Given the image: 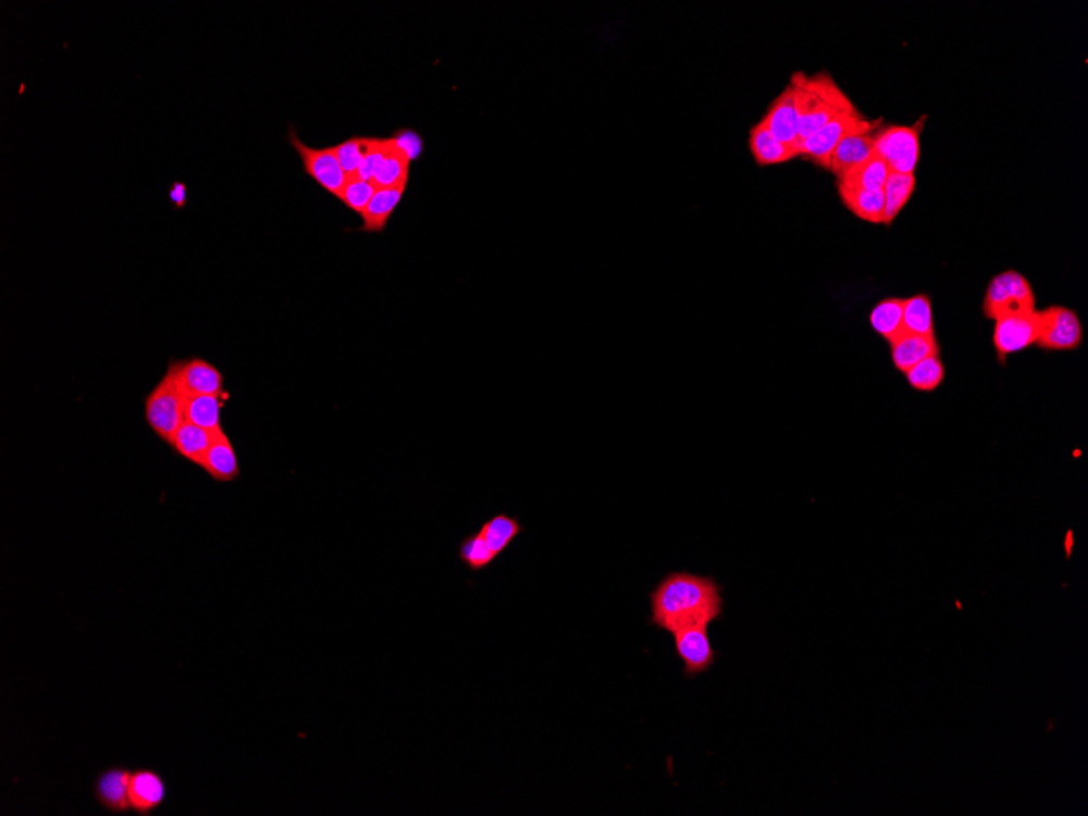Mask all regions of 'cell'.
I'll list each match as a JSON object with an SVG mask.
<instances>
[{"mask_svg":"<svg viewBox=\"0 0 1088 816\" xmlns=\"http://www.w3.org/2000/svg\"><path fill=\"white\" fill-rule=\"evenodd\" d=\"M648 599V625L668 634L688 626H710L724 616L722 586L714 577L687 570L668 572L652 590Z\"/></svg>","mask_w":1088,"mask_h":816,"instance_id":"1","label":"cell"},{"mask_svg":"<svg viewBox=\"0 0 1088 816\" xmlns=\"http://www.w3.org/2000/svg\"><path fill=\"white\" fill-rule=\"evenodd\" d=\"M791 84L798 90L799 139L814 134L839 114L857 110L848 95L828 74L792 75Z\"/></svg>","mask_w":1088,"mask_h":816,"instance_id":"2","label":"cell"},{"mask_svg":"<svg viewBox=\"0 0 1088 816\" xmlns=\"http://www.w3.org/2000/svg\"><path fill=\"white\" fill-rule=\"evenodd\" d=\"M526 532V527L517 517L500 512L487 519L478 532L465 536L458 547L461 564L471 572L490 569L510 546Z\"/></svg>","mask_w":1088,"mask_h":816,"instance_id":"3","label":"cell"},{"mask_svg":"<svg viewBox=\"0 0 1088 816\" xmlns=\"http://www.w3.org/2000/svg\"><path fill=\"white\" fill-rule=\"evenodd\" d=\"M186 401L188 398L169 369L156 388L147 395V425L165 444L172 445L176 432L186 422Z\"/></svg>","mask_w":1088,"mask_h":816,"instance_id":"4","label":"cell"},{"mask_svg":"<svg viewBox=\"0 0 1088 816\" xmlns=\"http://www.w3.org/2000/svg\"><path fill=\"white\" fill-rule=\"evenodd\" d=\"M1037 310V298L1030 281L1018 271H1004L994 275L986 288L982 311L989 320H1001L1012 314Z\"/></svg>","mask_w":1088,"mask_h":816,"instance_id":"5","label":"cell"},{"mask_svg":"<svg viewBox=\"0 0 1088 816\" xmlns=\"http://www.w3.org/2000/svg\"><path fill=\"white\" fill-rule=\"evenodd\" d=\"M880 124L881 120H867V118L862 116L858 110L839 114L834 120L829 121L825 126L815 131L814 134L802 139L801 144H799V152H801V157H805V159L811 160L816 165L828 170L829 157H831L832 150L836 149V146L845 136L854 133V131L878 129Z\"/></svg>","mask_w":1088,"mask_h":816,"instance_id":"6","label":"cell"},{"mask_svg":"<svg viewBox=\"0 0 1088 816\" xmlns=\"http://www.w3.org/2000/svg\"><path fill=\"white\" fill-rule=\"evenodd\" d=\"M926 116L913 126H888L875 134V153L890 172L914 173L920 153V129Z\"/></svg>","mask_w":1088,"mask_h":816,"instance_id":"7","label":"cell"},{"mask_svg":"<svg viewBox=\"0 0 1088 816\" xmlns=\"http://www.w3.org/2000/svg\"><path fill=\"white\" fill-rule=\"evenodd\" d=\"M1040 336L1037 346L1044 350H1074L1083 344L1084 327L1079 314L1073 308L1053 307L1038 310Z\"/></svg>","mask_w":1088,"mask_h":816,"instance_id":"8","label":"cell"},{"mask_svg":"<svg viewBox=\"0 0 1088 816\" xmlns=\"http://www.w3.org/2000/svg\"><path fill=\"white\" fill-rule=\"evenodd\" d=\"M288 140H290L295 152L300 156L305 173H307L311 180H314V182H317L318 185L324 189V191H327L330 195L336 196L337 198L341 189H343L344 183H346L347 175L344 173L343 166H341L339 160H337L333 147L314 149V147L307 146V144H305L304 140L295 134L294 129L290 131Z\"/></svg>","mask_w":1088,"mask_h":816,"instance_id":"9","label":"cell"},{"mask_svg":"<svg viewBox=\"0 0 1088 816\" xmlns=\"http://www.w3.org/2000/svg\"><path fill=\"white\" fill-rule=\"evenodd\" d=\"M671 635L675 639V652L683 662V675L688 680L707 673L716 665L717 652L710 644L709 626H688Z\"/></svg>","mask_w":1088,"mask_h":816,"instance_id":"10","label":"cell"},{"mask_svg":"<svg viewBox=\"0 0 1088 816\" xmlns=\"http://www.w3.org/2000/svg\"><path fill=\"white\" fill-rule=\"evenodd\" d=\"M1038 336H1040V317L1038 310H1035L996 321L992 343L999 360L1004 362L1012 354L1037 346Z\"/></svg>","mask_w":1088,"mask_h":816,"instance_id":"11","label":"cell"},{"mask_svg":"<svg viewBox=\"0 0 1088 816\" xmlns=\"http://www.w3.org/2000/svg\"><path fill=\"white\" fill-rule=\"evenodd\" d=\"M169 370L175 376L186 398L227 393L224 390V373L214 363L201 357L172 360Z\"/></svg>","mask_w":1088,"mask_h":816,"instance_id":"12","label":"cell"},{"mask_svg":"<svg viewBox=\"0 0 1088 816\" xmlns=\"http://www.w3.org/2000/svg\"><path fill=\"white\" fill-rule=\"evenodd\" d=\"M759 123L781 143L799 149V100L794 85L789 84L772 101Z\"/></svg>","mask_w":1088,"mask_h":816,"instance_id":"13","label":"cell"},{"mask_svg":"<svg viewBox=\"0 0 1088 816\" xmlns=\"http://www.w3.org/2000/svg\"><path fill=\"white\" fill-rule=\"evenodd\" d=\"M169 798L165 779L156 769L140 768L133 771L129 781L131 812L150 816L163 807Z\"/></svg>","mask_w":1088,"mask_h":816,"instance_id":"14","label":"cell"},{"mask_svg":"<svg viewBox=\"0 0 1088 816\" xmlns=\"http://www.w3.org/2000/svg\"><path fill=\"white\" fill-rule=\"evenodd\" d=\"M129 768L111 766L100 772L94 784V795L97 804L108 814L124 815L131 812L129 801Z\"/></svg>","mask_w":1088,"mask_h":816,"instance_id":"15","label":"cell"},{"mask_svg":"<svg viewBox=\"0 0 1088 816\" xmlns=\"http://www.w3.org/2000/svg\"><path fill=\"white\" fill-rule=\"evenodd\" d=\"M875 134H877V129H861L845 136L829 157V172L838 178L849 170L855 169V166L877 156L875 153Z\"/></svg>","mask_w":1088,"mask_h":816,"instance_id":"16","label":"cell"},{"mask_svg":"<svg viewBox=\"0 0 1088 816\" xmlns=\"http://www.w3.org/2000/svg\"><path fill=\"white\" fill-rule=\"evenodd\" d=\"M202 470L215 483H234V481L240 478L242 471L240 463H238L237 450H235L234 444H232L225 431L215 434L214 441H212L211 447H209L208 455H206L205 463H202Z\"/></svg>","mask_w":1088,"mask_h":816,"instance_id":"17","label":"cell"},{"mask_svg":"<svg viewBox=\"0 0 1088 816\" xmlns=\"http://www.w3.org/2000/svg\"><path fill=\"white\" fill-rule=\"evenodd\" d=\"M406 188L408 185L376 188L375 195L372 196L366 211L360 215L362 219L360 231L366 232V234H383L399 202L405 198Z\"/></svg>","mask_w":1088,"mask_h":816,"instance_id":"18","label":"cell"},{"mask_svg":"<svg viewBox=\"0 0 1088 816\" xmlns=\"http://www.w3.org/2000/svg\"><path fill=\"white\" fill-rule=\"evenodd\" d=\"M939 350L937 337L919 336V334H911L906 331L890 343L891 362H893L894 369L903 373H906L920 360L936 356Z\"/></svg>","mask_w":1088,"mask_h":816,"instance_id":"19","label":"cell"},{"mask_svg":"<svg viewBox=\"0 0 1088 816\" xmlns=\"http://www.w3.org/2000/svg\"><path fill=\"white\" fill-rule=\"evenodd\" d=\"M749 144L759 166L781 165L801 157L799 149L776 139L762 123L755 124L750 131Z\"/></svg>","mask_w":1088,"mask_h":816,"instance_id":"20","label":"cell"},{"mask_svg":"<svg viewBox=\"0 0 1088 816\" xmlns=\"http://www.w3.org/2000/svg\"><path fill=\"white\" fill-rule=\"evenodd\" d=\"M842 205L861 221L883 224V189H852L838 186Z\"/></svg>","mask_w":1088,"mask_h":816,"instance_id":"21","label":"cell"},{"mask_svg":"<svg viewBox=\"0 0 1088 816\" xmlns=\"http://www.w3.org/2000/svg\"><path fill=\"white\" fill-rule=\"evenodd\" d=\"M214 437V432H209L206 431V429L198 428V425L185 422V424L178 429V432H176L175 438H173L170 447H172L173 450L180 455V457L188 460L189 463L202 468L206 455H208L209 447H211Z\"/></svg>","mask_w":1088,"mask_h":816,"instance_id":"22","label":"cell"},{"mask_svg":"<svg viewBox=\"0 0 1088 816\" xmlns=\"http://www.w3.org/2000/svg\"><path fill=\"white\" fill-rule=\"evenodd\" d=\"M228 393L224 395L193 396L186 401V422L206 429V431H224L222 428V409L227 403Z\"/></svg>","mask_w":1088,"mask_h":816,"instance_id":"23","label":"cell"},{"mask_svg":"<svg viewBox=\"0 0 1088 816\" xmlns=\"http://www.w3.org/2000/svg\"><path fill=\"white\" fill-rule=\"evenodd\" d=\"M914 189H916V176H914V173L890 172L883 185L885 209L883 224L881 225L890 227L897 221L904 206L910 202Z\"/></svg>","mask_w":1088,"mask_h":816,"instance_id":"24","label":"cell"},{"mask_svg":"<svg viewBox=\"0 0 1088 816\" xmlns=\"http://www.w3.org/2000/svg\"><path fill=\"white\" fill-rule=\"evenodd\" d=\"M904 298L890 297L878 301L874 310L870 311V326L874 327L878 336L887 339L888 343L900 337L904 333L903 324Z\"/></svg>","mask_w":1088,"mask_h":816,"instance_id":"25","label":"cell"},{"mask_svg":"<svg viewBox=\"0 0 1088 816\" xmlns=\"http://www.w3.org/2000/svg\"><path fill=\"white\" fill-rule=\"evenodd\" d=\"M903 324L906 333L936 337V321L929 295L916 294L904 298Z\"/></svg>","mask_w":1088,"mask_h":816,"instance_id":"26","label":"cell"},{"mask_svg":"<svg viewBox=\"0 0 1088 816\" xmlns=\"http://www.w3.org/2000/svg\"><path fill=\"white\" fill-rule=\"evenodd\" d=\"M888 175H890V169L885 160L874 156L867 162L838 176V186L852 189H883Z\"/></svg>","mask_w":1088,"mask_h":816,"instance_id":"27","label":"cell"},{"mask_svg":"<svg viewBox=\"0 0 1088 816\" xmlns=\"http://www.w3.org/2000/svg\"><path fill=\"white\" fill-rule=\"evenodd\" d=\"M904 375H906L911 388L920 393H932L945 380V366H943L939 354H936V356L927 357V359L911 367Z\"/></svg>","mask_w":1088,"mask_h":816,"instance_id":"28","label":"cell"},{"mask_svg":"<svg viewBox=\"0 0 1088 816\" xmlns=\"http://www.w3.org/2000/svg\"><path fill=\"white\" fill-rule=\"evenodd\" d=\"M370 144H372V137L354 136L343 140L337 146H333L334 153H336L337 160H339L341 166H343L344 173L347 176L357 175L367 152H369Z\"/></svg>","mask_w":1088,"mask_h":816,"instance_id":"29","label":"cell"},{"mask_svg":"<svg viewBox=\"0 0 1088 816\" xmlns=\"http://www.w3.org/2000/svg\"><path fill=\"white\" fill-rule=\"evenodd\" d=\"M375 186L373 183L366 182V180L359 178V176H347L346 183H344L343 189H341L339 199L347 209L356 212L357 215H362L366 211L367 205H369L372 196L375 195Z\"/></svg>","mask_w":1088,"mask_h":816,"instance_id":"30","label":"cell"}]
</instances>
